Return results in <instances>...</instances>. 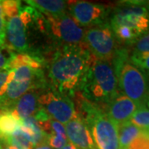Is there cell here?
<instances>
[{"label": "cell", "mask_w": 149, "mask_h": 149, "mask_svg": "<svg viewBox=\"0 0 149 149\" xmlns=\"http://www.w3.org/2000/svg\"><path fill=\"white\" fill-rule=\"evenodd\" d=\"M94 58L85 43L61 46L47 65L48 86L73 99L80 90Z\"/></svg>", "instance_id": "1"}, {"label": "cell", "mask_w": 149, "mask_h": 149, "mask_svg": "<svg viewBox=\"0 0 149 149\" xmlns=\"http://www.w3.org/2000/svg\"><path fill=\"white\" fill-rule=\"evenodd\" d=\"M118 90L112 61L94 58L78 92L86 100L104 106L120 93Z\"/></svg>", "instance_id": "2"}, {"label": "cell", "mask_w": 149, "mask_h": 149, "mask_svg": "<svg viewBox=\"0 0 149 149\" xmlns=\"http://www.w3.org/2000/svg\"><path fill=\"white\" fill-rule=\"evenodd\" d=\"M113 65L118 89L139 108L146 106L149 98V80L147 74L130 61L126 49H118Z\"/></svg>", "instance_id": "3"}, {"label": "cell", "mask_w": 149, "mask_h": 149, "mask_svg": "<svg viewBox=\"0 0 149 149\" xmlns=\"http://www.w3.org/2000/svg\"><path fill=\"white\" fill-rule=\"evenodd\" d=\"M40 15L41 13L31 6L21 7L18 15L7 20L5 47L8 50L14 53H33L27 41V30Z\"/></svg>", "instance_id": "4"}, {"label": "cell", "mask_w": 149, "mask_h": 149, "mask_svg": "<svg viewBox=\"0 0 149 149\" xmlns=\"http://www.w3.org/2000/svg\"><path fill=\"white\" fill-rule=\"evenodd\" d=\"M44 16V32L61 46H77L84 43L85 29L80 27L68 13L58 16Z\"/></svg>", "instance_id": "5"}, {"label": "cell", "mask_w": 149, "mask_h": 149, "mask_svg": "<svg viewBox=\"0 0 149 149\" xmlns=\"http://www.w3.org/2000/svg\"><path fill=\"white\" fill-rule=\"evenodd\" d=\"M84 43L97 60L113 61L117 53L116 39L109 23H102L85 29Z\"/></svg>", "instance_id": "6"}, {"label": "cell", "mask_w": 149, "mask_h": 149, "mask_svg": "<svg viewBox=\"0 0 149 149\" xmlns=\"http://www.w3.org/2000/svg\"><path fill=\"white\" fill-rule=\"evenodd\" d=\"M110 27L127 26L142 36L149 32V11L146 2L128 1L116 8L110 19Z\"/></svg>", "instance_id": "7"}, {"label": "cell", "mask_w": 149, "mask_h": 149, "mask_svg": "<svg viewBox=\"0 0 149 149\" xmlns=\"http://www.w3.org/2000/svg\"><path fill=\"white\" fill-rule=\"evenodd\" d=\"M38 104L40 108L52 118L64 125L78 116L72 99L60 94L50 87L41 92Z\"/></svg>", "instance_id": "8"}, {"label": "cell", "mask_w": 149, "mask_h": 149, "mask_svg": "<svg viewBox=\"0 0 149 149\" xmlns=\"http://www.w3.org/2000/svg\"><path fill=\"white\" fill-rule=\"evenodd\" d=\"M69 14L82 28H90L104 23L109 7L86 1H70Z\"/></svg>", "instance_id": "9"}, {"label": "cell", "mask_w": 149, "mask_h": 149, "mask_svg": "<svg viewBox=\"0 0 149 149\" xmlns=\"http://www.w3.org/2000/svg\"><path fill=\"white\" fill-rule=\"evenodd\" d=\"M67 139L76 149H97L86 123L79 116L65 124Z\"/></svg>", "instance_id": "10"}, {"label": "cell", "mask_w": 149, "mask_h": 149, "mask_svg": "<svg viewBox=\"0 0 149 149\" xmlns=\"http://www.w3.org/2000/svg\"><path fill=\"white\" fill-rule=\"evenodd\" d=\"M103 107L107 115L117 125L130 121L133 113L139 109L133 100L121 93Z\"/></svg>", "instance_id": "11"}, {"label": "cell", "mask_w": 149, "mask_h": 149, "mask_svg": "<svg viewBox=\"0 0 149 149\" xmlns=\"http://www.w3.org/2000/svg\"><path fill=\"white\" fill-rule=\"evenodd\" d=\"M42 91L43 90L29 91L17 100L8 112H11L20 120L33 116L40 108L38 98Z\"/></svg>", "instance_id": "12"}, {"label": "cell", "mask_w": 149, "mask_h": 149, "mask_svg": "<svg viewBox=\"0 0 149 149\" xmlns=\"http://www.w3.org/2000/svg\"><path fill=\"white\" fill-rule=\"evenodd\" d=\"M25 3L46 16H58L66 13L70 1L63 0H28Z\"/></svg>", "instance_id": "13"}, {"label": "cell", "mask_w": 149, "mask_h": 149, "mask_svg": "<svg viewBox=\"0 0 149 149\" xmlns=\"http://www.w3.org/2000/svg\"><path fill=\"white\" fill-rule=\"evenodd\" d=\"M46 65L42 56L36 52L33 53H14L11 55L8 70H13L20 66H29L31 68L37 70H42Z\"/></svg>", "instance_id": "14"}, {"label": "cell", "mask_w": 149, "mask_h": 149, "mask_svg": "<svg viewBox=\"0 0 149 149\" xmlns=\"http://www.w3.org/2000/svg\"><path fill=\"white\" fill-rule=\"evenodd\" d=\"M143 133V129L128 122L118 125L119 149H128L129 145Z\"/></svg>", "instance_id": "15"}, {"label": "cell", "mask_w": 149, "mask_h": 149, "mask_svg": "<svg viewBox=\"0 0 149 149\" xmlns=\"http://www.w3.org/2000/svg\"><path fill=\"white\" fill-rule=\"evenodd\" d=\"M20 125L21 120L11 112L0 111V139L11 135Z\"/></svg>", "instance_id": "16"}, {"label": "cell", "mask_w": 149, "mask_h": 149, "mask_svg": "<svg viewBox=\"0 0 149 149\" xmlns=\"http://www.w3.org/2000/svg\"><path fill=\"white\" fill-rule=\"evenodd\" d=\"M1 140L15 149H32L33 148L30 136L20 127L11 135Z\"/></svg>", "instance_id": "17"}, {"label": "cell", "mask_w": 149, "mask_h": 149, "mask_svg": "<svg viewBox=\"0 0 149 149\" xmlns=\"http://www.w3.org/2000/svg\"><path fill=\"white\" fill-rule=\"evenodd\" d=\"M111 29L115 39L119 42L127 45H133L142 36L139 32L127 26H114L111 27Z\"/></svg>", "instance_id": "18"}, {"label": "cell", "mask_w": 149, "mask_h": 149, "mask_svg": "<svg viewBox=\"0 0 149 149\" xmlns=\"http://www.w3.org/2000/svg\"><path fill=\"white\" fill-rule=\"evenodd\" d=\"M130 122L144 131L149 130V109L147 107H141L137 109L130 118Z\"/></svg>", "instance_id": "19"}, {"label": "cell", "mask_w": 149, "mask_h": 149, "mask_svg": "<svg viewBox=\"0 0 149 149\" xmlns=\"http://www.w3.org/2000/svg\"><path fill=\"white\" fill-rule=\"evenodd\" d=\"M1 4H2L3 16L5 17L6 21L13 17L18 15L19 10L22 7L20 1H14V0L1 1Z\"/></svg>", "instance_id": "20"}, {"label": "cell", "mask_w": 149, "mask_h": 149, "mask_svg": "<svg viewBox=\"0 0 149 149\" xmlns=\"http://www.w3.org/2000/svg\"><path fill=\"white\" fill-rule=\"evenodd\" d=\"M129 60L136 67L149 74V53H132Z\"/></svg>", "instance_id": "21"}, {"label": "cell", "mask_w": 149, "mask_h": 149, "mask_svg": "<svg viewBox=\"0 0 149 149\" xmlns=\"http://www.w3.org/2000/svg\"><path fill=\"white\" fill-rule=\"evenodd\" d=\"M133 46V53H149V32L139 37Z\"/></svg>", "instance_id": "22"}, {"label": "cell", "mask_w": 149, "mask_h": 149, "mask_svg": "<svg viewBox=\"0 0 149 149\" xmlns=\"http://www.w3.org/2000/svg\"><path fill=\"white\" fill-rule=\"evenodd\" d=\"M68 143L67 136L51 133L48 135L47 144L52 149H61Z\"/></svg>", "instance_id": "23"}, {"label": "cell", "mask_w": 149, "mask_h": 149, "mask_svg": "<svg viewBox=\"0 0 149 149\" xmlns=\"http://www.w3.org/2000/svg\"><path fill=\"white\" fill-rule=\"evenodd\" d=\"M128 149H149V133L143 130V133L129 145Z\"/></svg>", "instance_id": "24"}, {"label": "cell", "mask_w": 149, "mask_h": 149, "mask_svg": "<svg viewBox=\"0 0 149 149\" xmlns=\"http://www.w3.org/2000/svg\"><path fill=\"white\" fill-rule=\"evenodd\" d=\"M14 71L8 70H0V91L3 90L4 85L13 79Z\"/></svg>", "instance_id": "25"}, {"label": "cell", "mask_w": 149, "mask_h": 149, "mask_svg": "<svg viewBox=\"0 0 149 149\" xmlns=\"http://www.w3.org/2000/svg\"><path fill=\"white\" fill-rule=\"evenodd\" d=\"M51 133L53 134H59V135H62V136H66V133H65V128L64 124L61 123L58 121L55 120L53 118L51 119Z\"/></svg>", "instance_id": "26"}, {"label": "cell", "mask_w": 149, "mask_h": 149, "mask_svg": "<svg viewBox=\"0 0 149 149\" xmlns=\"http://www.w3.org/2000/svg\"><path fill=\"white\" fill-rule=\"evenodd\" d=\"M6 22L5 17L0 15V48H6Z\"/></svg>", "instance_id": "27"}, {"label": "cell", "mask_w": 149, "mask_h": 149, "mask_svg": "<svg viewBox=\"0 0 149 149\" xmlns=\"http://www.w3.org/2000/svg\"><path fill=\"white\" fill-rule=\"evenodd\" d=\"M7 48H0V70H8V61L12 53L8 56L3 52V50Z\"/></svg>", "instance_id": "28"}, {"label": "cell", "mask_w": 149, "mask_h": 149, "mask_svg": "<svg viewBox=\"0 0 149 149\" xmlns=\"http://www.w3.org/2000/svg\"><path fill=\"white\" fill-rule=\"evenodd\" d=\"M32 149H52L47 143L45 144H41V145H38V146H35L33 147Z\"/></svg>", "instance_id": "29"}, {"label": "cell", "mask_w": 149, "mask_h": 149, "mask_svg": "<svg viewBox=\"0 0 149 149\" xmlns=\"http://www.w3.org/2000/svg\"><path fill=\"white\" fill-rule=\"evenodd\" d=\"M61 149H76V148H75L74 146L70 143H68L66 144L65 146H64V147H63Z\"/></svg>", "instance_id": "30"}, {"label": "cell", "mask_w": 149, "mask_h": 149, "mask_svg": "<svg viewBox=\"0 0 149 149\" xmlns=\"http://www.w3.org/2000/svg\"><path fill=\"white\" fill-rule=\"evenodd\" d=\"M2 141V140H1ZM2 143H3V149H15L14 148H13L12 146L10 145H8V144L5 143L4 142H3L2 141Z\"/></svg>", "instance_id": "31"}, {"label": "cell", "mask_w": 149, "mask_h": 149, "mask_svg": "<svg viewBox=\"0 0 149 149\" xmlns=\"http://www.w3.org/2000/svg\"><path fill=\"white\" fill-rule=\"evenodd\" d=\"M0 15H3V10H2V4H1V1H0Z\"/></svg>", "instance_id": "32"}, {"label": "cell", "mask_w": 149, "mask_h": 149, "mask_svg": "<svg viewBox=\"0 0 149 149\" xmlns=\"http://www.w3.org/2000/svg\"><path fill=\"white\" fill-rule=\"evenodd\" d=\"M0 149H3V143H2L1 139H0Z\"/></svg>", "instance_id": "33"}, {"label": "cell", "mask_w": 149, "mask_h": 149, "mask_svg": "<svg viewBox=\"0 0 149 149\" xmlns=\"http://www.w3.org/2000/svg\"><path fill=\"white\" fill-rule=\"evenodd\" d=\"M146 107L149 108V98H148V101H147V103H146Z\"/></svg>", "instance_id": "34"}, {"label": "cell", "mask_w": 149, "mask_h": 149, "mask_svg": "<svg viewBox=\"0 0 149 149\" xmlns=\"http://www.w3.org/2000/svg\"><path fill=\"white\" fill-rule=\"evenodd\" d=\"M146 6H147V8H148V11H149V1L148 2H146Z\"/></svg>", "instance_id": "35"}, {"label": "cell", "mask_w": 149, "mask_h": 149, "mask_svg": "<svg viewBox=\"0 0 149 149\" xmlns=\"http://www.w3.org/2000/svg\"><path fill=\"white\" fill-rule=\"evenodd\" d=\"M146 132H147V133H149V130H148V131H146Z\"/></svg>", "instance_id": "36"}]
</instances>
